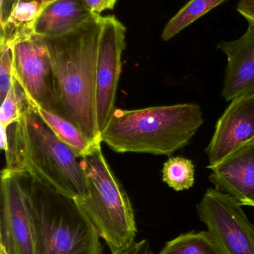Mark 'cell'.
I'll list each match as a JSON object with an SVG mask.
<instances>
[{
  "instance_id": "cell-26",
  "label": "cell",
  "mask_w": 254,
  "mask_h": 254,
  "mask_svg": "<svg viewBox=\"0 0 254 254\" xmlns=\"http://www.w3.org/2000/svg\"><path fill=\"white\" fill-rule=\"evenodd\" d=\"M155 254L152 252V250L149 251V254Z\"/></svg>"
},
{
  "instance_id": "cell-8",
  "label": "cell",
  "mask_w": 254,
  "mask_h": 254,
  "mask_svg": "<svg viewBox=\"0 0 254 254\" xmlns=\"http://www.w3.org/2000/svg\"><path fill=\"white\" fill-rule=\"evenodd\" d=\"M10 46L13 77L25 91L29 104L55 112V81L44 37L33 33Z\"/></svg>"
},
{
  "instance_id": "cell-18",
  "label": "cell",
  "mask_w": 254,
  "mask_h": 254,
  "mask_svg": "<svg viewBox=\"0 0 254 254\" xmlns=\"http://www.w3.org/2000/svg\"><path fill=\"white\" fill-rule=\"evenodd\" d=\"M162 179L177 192L190 189L195 184V165L189 158L171 157L164 163Z\"/></svg>"
},
{
  "instance_id": "cell-28",
  "label": "cell",
  "mask_w": 254,
  "mask_h": 254,
  "mask_svg": "<svg viewBox=\"0 0 254 254\" xmlns=\"http://www.w3.org/2000/svg\"><path fill=\"white\" fill-rule=\"evenodd\" d=\"M46 1H48V0H46Z\"/></svg>"
},
{
  "instance_id": "cell-27",
  "label": "cell",
  "mask_w": 254,
  "mask_h": 254,
  "mask_svg": "<svg viewBox=\"0 0 254 254\" xmlns=\"http://www.w3.org/2000/svg\"><path fill=\"white\" fill-rule=\"evenodd\" d=\"M0 254H6L4 253V252H1V251H0Z\"/></svg>"
},
{
  "instance_id": "cell-23",
  "label": "cell",
  "mask_w": 254,
  "mask_h": 254,
  "mask_svg": "<svg viewBox=\"0 0 254 254\" xmlns=\"http://www.w3.org/2000/svg\"><path fill=\"white\" fill-rule=\"evenodd\" d=\"M19 0H0V24L1 27L5 23L9 15Z\"/></svg>"
},
{
  "instance_id": "cell-7",
  "label": "cell",
  "mask_w": 254,
  "mask_h": 254,
  "mask_svg": "<svg viewBox=\"0 0 254 254\" xmlns=\"http://www.w3.org/2000/svg\"><path fill=\"white\" fill-rule=\"evenodd\" d=\"M0 251L6 254H37L25 175L5 169L1 173Z\"/></svg>"
},
{
  "instance_id": "cell-5",
  "label": "cell",
  "mask_w": 254,
  "mask_h": 254,
  "mask_svg": "<svg viewBox=\"0 0 254 254\" xmlns=\"http://www.w3.org/2000/svg\"><path fill=\"white\" fill-rule=\"evenodd\" d=\"M25 175L37 254H104L99 234L76 201Z\"/></svg>"
},
{
  "instance_id": "cell-14",
  "label": "cell",
  "mask_w": 254,
  "mask_h": 254,
  "mask_svg": "<svg viewBox=\"0 0 254 254\" xmlns=\"http://www.w3.org/2000/svg\"><path fill=\"white\" fill-rule=\"evenodd\" d=\"M46 0H19L1 27L0 47L34 33V26Z\"/></svg>"
},
{
  "instance_id": "cell-4",
  "label": "cell",
  "mask_w": 254,
  "mask_h": 254,
  "mask_svg": "<svg viewBox=\"0 0 254 254\" xmlns=\"http://www.w3.org/2000/svg\"><path fill=\"white\" fill-rule=\"evenodd\" d=\"M85 195L75 198L76 204L93 224L111 254L131 247L137 232L135 216L128 194L110 168L101 150V143L84 156Z\"/></svg>"
},
{
  "instance_id": "cell-1",
  "label": "cell",
  "mask_w": 254,
  "mask_h": 254,
  "mask_svg": "<svg viewBox=\"0 0 254 254\" xmlns=\"http://www.w3.org/2000/svg\"><path fill=\"white\" fill-rule=\"evenodd\" d=\"M100 14L62 37L46 38L55 81V112L92 141H101L96 119V59Z\"/></svg>"
},
{
  "instance_id": "cell-21",
  "label": "cell",
  "mask_w": 254,
  "mask_h": 254,
  "mask_svg": "<svg viewBox=\"0 0 254 254\" xmlns=\"http://www.w3.org/2000/svg\"><path fill=\"white\" fill-rule=\"evenodd\" d=\"M85 5L95 14L105 10H112L114 8L117 0H82Z\"/></svg>"
},
{
  "instance_id": "cell-24",
  "label": "cell",
  "mask_w": 254,
  "mask_h": 254,
  "mask_svg": "<svg viewBox=\"0 0 254 254\" xmlns=\"http://www.w3.org/2000/svg\"><path fill=\"white\" fill-rule=\"evenodd\" d=\"M150 250V244L149 242L143 240L138 243L134 242L131 247L119 254H148Z\"/></svg>"
},
{
  "instance_id": "cell-25",
  "label": "cell",
  "mask_w": 254,
  "mask_h": 254,
  "mask_svg": "<svg viewBox=\"0 0 254 254\" xmlns=\"http://www.w3.org/2000/svg\"><path fill=\"white\" fill-rule=\"evenodd\" d=\"M7 128L3 126H0V148L4 151V153L8 150L9 138Z\"/></svg>"
},
{
  "instance_id": "cell-16",
  "label": "cell",
  "mask_w": 254,
  "mask_h": 254,
  "mask_svg": "<svg viewBox=\"0 0 254 254\" xmlns=\"http://www.w3.org/2000/svg\"><path fill=\"white\" fill-rule=\"evenodd\" d=\"M158 254H225L208 231H191L168 242Z\"/></svg>"
},
{
  "instance_id": "cell-6",
  "label": "cell",
  "mask_w": 254,
  "mask_h": 254,
  "mask_svg": "<svg viewBox=\"0 0 254 254\" xmlns=\"http://www.w3.org/2000/svg\"><path fill=\"white\" fill-rule=\"evenodd\" d=\"M237 200L209 188L197 205L200 220L225 254H254V225Z\"/></svg>"
},
{
  "instance_id": "cell-15",
  "label": "cell",
  "mask_w": 254,
  "mask_h": 254,
  "mask_svg": "<svg viewBox=\"0 0 254 254\" xmlns=\"http://www.w3.org/2000/svg\"><path fill=\"white\" fill-rule=\"evenodd\" d=\"M31 107L55 133V135L72 148L79 156H84L90 152L95 145L102 143L101 141L89 140L80 128L55 112L46 110L41 107Z\"/></svg>"
},
{
  "instance_id": "cell-19",
  "label": "cell",
  "mask_w": 254,
  "mask_h": 254,
  "mask_svg": "<svg viewBox=\"0 0 254 254\" xmlns=\"http://www.w3.org/2000/svg\"><path fill=\"white\" fill-rule=\"evenodd\" d=\"M29 107V101L25 91L16 80L1 102L0 126L8 128L16 123Z\"/></svg>"
},
{
  "instance_id": "cell-17",
  "label": "cell",
  "mask_w": 254,
  "mask_h": 254,
  "mask_svg": "<svg viewBox=\"0 0 254 254\" xmlns=\"http://www.w3.org/2000/svg\"><path fill=\"white\" fill-rule=\"evenodd\" d=\"M226 0H189L164 27L161 37L168 41Z\"/></svg>"
},
{
  "instance_id": "cell-9",
  "label": "cell",
  "mask_w": 254,
  "mask_h": 254,
  "mask_svg": "<svg viewBox=\"0 0 254 254\" xmlns=\"http://www.w3.org/2000/svg\"><path fill=\"white\" fill-rule=\"evenodd\" d=\"M125 32L126 28L116 16H102L96 59V119L100 134L116 110Z\"/></svg>"
},
{
  "instance_id": "cell-22",
  "label": "cell",
  "mask_w": 254,
  "mask_h": 254,
  "mask_svg": "<svg viewBox=\"0 0 254 254\" xmlns=\"http://www.w3.org/2000/svg\"><path fill=\"white\" fill-rule=\"evenodd\" d=\"M237 10L249 23L254 25V0H239Z\"/></svg>"
},
{
  "instance_id": "cell-11",
  "label": "cell",
  "mask_w": 254,
  "mask_h": 254,
  "mask_svg": "<svg viewBox=\"0 0 254 254\" xmlns=\"http://www.w3.org/2000/svg\"><path fill=\"white\" fill-rule=\"evenodd\" d=\"M209 179L242 206L254 207V139L213 167Z\"/></svg>"
},
{
  "instance_id": "cell-2",
  "label": "cell",
  "mask_w": 254,
  "mask_h": 254,
  "mask_svg": "<svg viewBox=\"0 0 254 254\" xmlns=\"http://www.w3.org/2000/svg\"><path fill=\"white\" fill-rule=\"evenodd\" d=\"M7 132L4 169L28 175L73 199L85 195L86 179L81 157L55 135L31 104Z\"/></svg>"
},
{
  "instance_id": "cell-13",
  "label": "cell",
  "mask_w": 254,
  "mask_h": 254,
  "mask_svg": "<svg viewBox=\"0 0 254 254\" xmlns=\"http://www.w3.org/2000/svg\"><path fill=\"white\" fill-rule=\"evenodd\" d=\"M94 14L82 0H48L34 23V33L46 38L62 37Z\"/></svg>"
},
{
  "instance_id": "cell-20",
  "label": "cell",
  "mask_w": 254,
  "mask_h": 254,
  "mask_svg": "<svg viewBox=\"0 0 254 254\" xmlns=\"http://www.w3.org/2000/svg\"><path fill=\"white\" fill-rule=\"evenodd\" d=\"M13 54L11 46L5 45L0 47V100L4 101L13 84Z\"/></svg>"
},
{
  "instance_id": "cell-10",
  "label": "cell",
  "mask_w": 254,
  "mask_h": 254,
  "mask_svg": "<svg viewBox=\"0 0 254 254\" xmlns=\"http://www.w3.org/2000/svg\"><path fill=\"white\" fill-rule=\"evenodd\" d=\"M254 139V95L231 101L215 127L206 153L213 167Z\"/></svg>"
},
{
  "instance_id": "cell-3",
  "label": "cell",
  "mask_w": 254,
  "mask_h": 254,
  "mask_svg": "<svg viewBox=\"0 0 254 254\" xmlns=\"http://www.w3.org/2000/svg\"><path fill=\"white\" fill-rule=\"evenodd\" d=\"M204 122L201 107L194 104L116 109L100 137L119 153L170 155L189 144Z\"/></svg>"
},
{
  "instance_id": "cell-12",
  "label": "cell",
  "mask_w": 254,
  "mask_h": 254,
  "mask_svg": "<svg viewBox=\"0 0 254 254\" xmlns=\"http://www.w3.org/2000/svg\"><path fill=\"white\" fill-rule=\"evenodd\" d=\"M217 49L227 56L222 95L226 101L254 95V25L249 23L240 38L221 41Z\"/></svg>"
}]
</instances>
